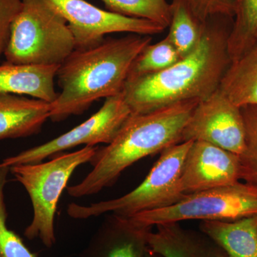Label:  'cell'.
<instances>
[{
	"label": "cell",
	"mask_w": 257,
	"mask_h": 257,
	"mask_svg": "<svg viewBox=\"0 0 257 257\" xmlns=\"http://www.w3.org/2000/svg\"><path fill=\"white\" fill-rule=\"evenodd\" d=\"M226 18L206 24L200 42L192 53L157 73L128 77L122 89L133 114H145L189 100L202 101L217 90L231 63L227 50L230 32Z\"/></svg>",
	"instance_id": "cell-1"
},
{
	"label": "cell",
	"mask_w": 257,
	"mask_h": 257,
	"mask_svg": "<svg viewBox=\"0 0 257 257\" xmlns=\"http://www.w3.org/2000/svg\"><path fill=\"white\" fill-rule=\"evenodd\" d=\"M151 42L148 35L131 34L74 50L57 72L61 92L51 104L50 119L56 122L82 114L98 99L121 93L134 62Z\"/></svg>",
	"instance_id": "cell-2"
},
{
	"label": "cell",
	"mask_w": 257,
	"mask_h": 257,
	"mask_svg": "<svg viewBox=\"0 0 257 257\" xmlns=\"http://www.w3.org/2000/svg\"><path fill=\"white\" fill-rule=\"evenodd\" d=\"M198 100L182 101L145 114L132 113L111 143L98 149L93 169L82 181L67 187L72 197H87L111 187L128 167L181 143Z\"/></svg>",
	"instance_id": "cell-3"
},
{
	"label": "cell",
	"mask_w": 257,
	"mask_h": 257,
	"mask_svg": "<svg viewBox=\"0 0 257 257\" xmlns=\"http://www.w3.org/2000/svg\"><path fill=\"white\" fill-rule=\"evenodd\" d=\"M74 50L68 24L47 0H23L12 25L7 62L60 66Z\"/></svg>",
	"instance_id": "cell-4"
},
{
	"label": "cell",
	"mask_w": 257,
	"mask_h": 257,
	"mask_svg": "<svg viewBox=\"0 0 257 257\" xmlns=\"http://www.w3.org/2000/svg\"><path fill=\"white\" fill-rule=\"evenodd\" d=\"M98 149L85 147L71 153L58 154L46 162L10 167L31 200L33 216L24 232L28 239L38 238L47 248L55 244V217L61 195L76 169L90 162Z\"/></svg>",
	"instance_id": "cell-5"
},
{
	"label": "cell",
	"mask_w": 257,
	"mask_h": 257,
	"mask_svg": "<svg viewBox=\"0 0 257 257\" xmlns=\"http://www.w3.org/2000/svg\"><path fill=\"white\" fill-rule=\"evenodd\" d=\"M192 143L176 144L161 152L160 158L146 178L131 192L116 199L89 205L71 203L67 207V214L77 219H89L108 213L130 218L178 202L185 195L181 186V176L184 159Z\"/></svg>",
	"instance_id": "cell-6"
},
{
	"label": "cell",
	"mask_w": 257,
	"mask_h": 257,
	"mask_svg": "<svg viewBox=\"0 0 257 257\" xmlns=\"http://www.w3.org/2000/svg\"><path fill=\"white\" fill-rule=\"evenodd\" d=\"M257 214V187L247 182L185 194L170 207L132 216L148 227L186 220L235 221Z\"/></svg>",
	"instance_id": "cell-7"
},
{
	"label": "cell",
	"mask_w": 257,
	"mask_h": 257,
	"mask_svg": "<svg viewBox=\"0 0 257 257\" xmlns=\"http://www.w3.org/2000/svg\"><path fill=\"white\" fill-rule=\"evenodd\" d=\"M131 114L122 93L106 98L99 111L82 124L46 143L5 159L0 166L10 167L39 163L79 145L95 147L101 143L108 145L114 140Z\"/></svg>",
	"instance_id": "cell-8"
},
{
	"label": "cell",
	"mask_w": 257,
	"mask_h": 257,
	"mask_svg": "<svg viewBox=\"0 0 257 257\" xmlns=\"http://www.w3.org/2000/svg\"><path fill=\"white\" fill-rule=\"evenodd\" d=\"M67 21L75 50L99 45L108 34L126 32L140 35H158L165 28L144 19L130 18L94 6L85 0H47Z\"/></svg>",
	"instance_id": "cell-9"
},
{
	"label": "cell",
	"mask_w": 257,
	"mask_h": 257,
	"mask_svg": "<svg viewBox=\"0 0 257 257\" xmlns=\"http://www.w3.org/2000/svg\"><path fill=\"white\" fill-rule=\"evenodd\" d=\"M211 144L236 155L244 147L245 127L241 107L220 89L199 101L182 134L183 142Z\"/></svg>",
	"instance_id": "cell-10"
},
{
	"label": "cell",
	"mask_w": 257,
	"mask_h": 257,
	"mask_svg": "<svg viewBox=\"0 0 257 257\" xmlns=\"http://www.w3.org/2000/svg\"><path fill=\"white\" fill-rule=\"evenodd\" d=\"M241 180L239 155L205 142H192L181 176L184 194L231 185Z\"/></svg>",
	"instance_id": "cell-11"
},
{
	"label": "cell",
	"mask_w": 257,
	"mask_h": 257,
	"mask_svg": "<svg viewBox=\"0 0 257 257\" xmlns=\"http://www.w3.org/2000/svg\"><path fill=\"white\" fill-rule=\"evenodd\" d=\"M152 227L110 214L93 235L82 257H145Z\"/></svg>",
	"instance_id": "cell-12"
},
{
	"label": "cell",
	"mask_w": 257,
	"mask_h": 257,
	"mask_svg": "<svg viewBox=\"0 0 257 257\" xmlns=\"http://www.w3.org/2000/svg\"><path fill=\"white\" fill-rule=\"evenodd\" d=\"M51 104L21 95L0 94V140L40 133L50 118Z\"/></svg>",
	"instance_id": "cell-13"
},
{
	"label": "cell",
	"mask_w": 257,
	"mask_h": 257,
	"mask_svg": "<svg viewBox=\"0 0 257 257\" xmlns=\"http://www.w3.org/2000/svg\"><path fill=\"white\" fill-rule=\"evenodd\" d=\"M60 67L8 62L0 64V94L30 96L52 104L58 96L55 79Z\"/></svg>",
	"instance_id": "cell-14"
},
{
	"label": "cell",
	"mask_w": 257,
	"mask_h": 257,
	"mask_svg": "<svg viewBox=\"0 0 257 257\" xmlns=\"http://www.w3.org/2000/svg\"><path fill=\"white\" fill-rule=\"evenodd\" d=\"M149 234L148 246L164 257H227L203 233L186 229L179 223L157 225Z\"/></svg>",
	"instance_id": "cell-15"
},
{
	"label": "cell",
	"mask_w": 257,
	"mask_h": 257,
	"mask_svg": "<svg viewBox=\"0 0 257 257\" xmlns=\"http://www.w3.org/2000/svg\"><path fill=\"white\" fill-rule=\"evenodd\" d=\"M199 227L227 257H257V214L235 221H203Z\"/></svg>",
	"instance_id": "cell-16"
},
{
	"label": "cell",
	"mask_w": 257,
	"mask_h": 257,
	"mask_svg": "<svg viewBox=\"0 0 257 257\" xmlns=\"http://www.w3.org/2000/svg\"><path fill=\"white\" fill-rule=\"evenodd\" d=\"M219 89L239 107L257 106V40L239 59L231 62Z\"/></svg>",
	"instance_id": "cell-17"
},
{
	"label": "cell",
	"mask_w": 257,
	"mask_h": 257,
	"mask_svg": "<svg viewBox=\"0 0 257 257\" xmlns=\"http://www.w3.org/2000/svg\"><path fill=\"white\" fill-rule=\"evenodd\" d=\"M234 19L227 40L231 62L239 59L257 40V0H236Z\"/></svg>",
	"instance_id": "cell-18"
},
{
	"label": "cell",
	"mask_w": 257,
	"mask_h": 257,
	"mask_svg": "<svg viewBox=\"0 0 257 257\" xmlns=\"http://www.w3.org/2000/svg\"><path fill=\"white\" fill-rule=\"evenodd\" d=\"M172 18L167 37L178 52L181 58L195 50L202 39L205 25H201L182 5L172 1Z\"/></svg>",
	"instance_id": "cell-19"
},
{
	"label": "cell",
	"mask_w": 257,
	"mask_h": 257,
	"mask_svg": "<svg viewBox=\"0 0 257 257\" xmlns=\"http://www.w3.org/2000/svg\"><path fill=\"white\" fill-rule=\"evenodd\" d=\"M106 10L130 18L144 19L169 28L171 3L167 0H101Z\"/></svg>",
	"instance_id": "cell-20"
},
{
	"label": "cell",
	"mask_w": 257,
	"mask_h": 257,
	"mask_svg": "<svg viewBox=\"0 0 257 257\" xmlns=\"http://www.w3.org/2000/svg\"><path fill=\"white\" fill-rule=\"evenodd\" d=\"M170 39L147 45L134 62L128 77L157 73L169 68L181 60Z\"/></svg>",
	"instance_id": "cell-21"
},
{
	"label": "cell",
	"mask_w": 257,
	"mask_h": 257,
	"mask_svg": "<svg viewBox=\"0 0 257 257\" xmlns=\"http://www.w3.org/2000/svg\"><path fill=\"white\" fill-rule=\"evenodd\" d=\"M245 127V143L239 155L241 179L257 187V106H241Z\"/></svg>",
	"instance_id": "cell-22"
},
{
	"label": "cell",
	"mask_w": 257,
	"mask_h": 257,
	"mask_svg": "<svg viewBox=\"0 0 257 257\" xmlns=\"http://www.w3.org/2000/svg\"><path fill=\"white\" fill-rule=\"evenodd\" d=\"M10 167L0 166V257H37L24 243L20 235L7 224L8 211L5 188Z\"/></svg>",
	"instance_id": "cell-23"
},
{
	"label": "cell",
	"mask_w": 257,
	"mask_h": 257,
	"mask_svg": "<svg viewBox=\"0 0 257 257\" xmlns=\"http://www.w3.org/2000/svg\"><path fill=\"white\" fill-rule=\"evenodd\" d=\"M182 5L199 25L216 18H234L236 0H172Z\"/></svg>",
	"instance_id": "cell-24"
},
{
	"label": "cell",
	"mask_w": 257,
	"mask_h": 257,
	"mask_svg": "<svg viewBox=\"0 0 257 257\" xmlns=\"http://www.w3.org/2000/svg\"><path fill=\"white\" fill-rule=\"evenodd\" d=\"M23 0H0V58L8 46L12 25L21 10Z\"/></svg>",
	"instance_id": "cell-25"
},
{
	"label": "cell",
	"mask_w": 257,
	"mask_h": 257,
	"mask_svg": "<svg viewBox=\"0 0 257 257\" xmlns=\"http://www.w3.org/2000/svg\"><path fill=\"white\" fill-rule=\"evenodd\" d=\"M145 257H164L160 253L155 252V251H152L150 248H148L146 253H145Z\"/></svg>",
	"instance_id": "cell-26"
},
{
	"label": "cell",
	"mask_w": 257,
	"mask_h": 257,
	"mask_svg": "<svg viewBox=\"0 0 257 257\" xmlns=\"http://www.w3.org/2000/svg\"><path fill=\"white\" fill-rule=\"evenodd\" d=\"M256 38H257V33H256Z\"/></svg>",
	"instance_id": "cell-27"
}]
</instances>
